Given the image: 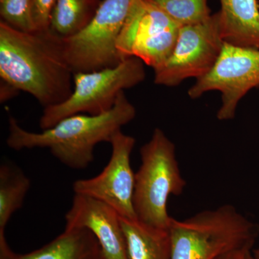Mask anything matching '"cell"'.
Listing matches in <instances>:
<instances>
[{"label":"cell","instance_id":"obj_14","mask_svg":"<svg viewBox=\"0 0 259 259\" xmlns=\"http://www.w3.org/2000/svg\"><path fill=\"white\" fill-rule=\"evenodd\" d=\"M127 259H171L169 230L120 217Z\"/></svg>","mask_w":259,"mask_h":259},{"label":"cell","instance_id":"obj_19","mask_svg":"<svg viewBox=\"0 0 259 259\" xmlns=\"http://www.w3.org/2000/svg\"><path fill=\"white\" fill-rule=\"evenodd\" d=\"M57 0H31L32 20L36 30L48 31Z\"/></svg>","mask_w":259,"mask_h":259},{"label":"cell","instance_id":"obj_21","mask_svg":"<svg viewBox=\"0 0 259 259\" xmlns=\"http://www.w3.org/2000/svg\"><path fill=\"white\" fill-rule=\"evenodd\" d=\"M252 250H238V251H233L231 253H227V254L221 255L216 259H244L245 255Z\"/></svg>","mask_w":259,"mask_h":259},{"label":"cell","instance_id":"obj_4","mask_svg":"<svg viewBox=\"0 0 259 259\" xmlns=\"http://www.w3.org/2000/svg\"><path fill=\"white\" fill-rule=\"evenodd\" d=\"M141 164L135 175L134 207L136 217L150 226L168 229L172 218L167 211L171 195L183 193L182 177L174 143L163 131L155 128L140 150Z\"/></svg>","mask_w":259,"mask_h":259},{"label":"cell","instance_id":"obj_3","mask_svg":"<svg viewBox=\"0 0 259 259\" xmlns=\"http://www.w3.org/2000/svg\"><path fill=\"white\" fill-rule=\"evenodd\" d=\"M171 259H216L238 250H253L259 236L256 223L225 204L190 218H172Z\"/></svg>","mask_w":259,"mask_h":259},{"label":"cell","instance_id":"obj_16","mask_svg":"<svg viewBox=\"0 0 259 259\" xmlns=\"http://www.w3.org/2000/svg\"><path fill=\"white\" fill-rule=\"evenodd\" d=\"M30 187V180L23 170L10 161L0 166V233L12 215L21 208Z\"/></svg>","mask_w":259,"mask_h":259},{"label":"cell","instance_id":"obj_20","mask_svg":"<svg viewBox=\"0 0 259 259\" xmlns=\"http://www.w3.org/2000/svg\"><path fill=\"white\" fill-rule=\"evenodd\" d=\"M0 91H1V102H4L7 100H10L12 97L15 96V94L18 93V90L13 88L11 85L8 84L5 81H1V87H0Z\"/></svg>","mask_w":259,"mask_h":259},{"label":"cell","instance_id":"obj_5","mask_svg":"<svg viewBox=\"0 0 259 259\" xmlns=\"http://www.w3.org/2000/svg\"><path fill=\"white\" fill-rule=\"evenodd\" d=\"M146 78L144 63L134 56L114 66L74 74V90L62 103L44 108L40 119L42 130L76 114L98 115L110 111L121 92L134 88Z\"/></svg>","mask_w":259,"mask_h":259},{"label":"cell","instance_id":"obj_11","mask_svg":"<svg viewBox=\"0 0 259 259\" xmlns=\"http://www.w3.org/2000/svg\"><path fill=\"white\" fill-rule=\"evenodd\" d=\"M65 221V229L85 228L91 231L100 244L103 259H127L120 215L110 206L75 194Z\"/></svg>","mask_w":259,"mask_h":259},{"label":"cell","instance_id":"obj_10","mask_svg":"<svg viewBox=\"0 0 259 259\" xmlns=\"http://www.w3.org/2000/svg\"><path fill=\"white\" fill-rule=\"evenodd\" d=\"M132 136L117 131L112 136L111 157L97 176L78 180L73 184L76 194L88 196L115 209L120 217L136 219L134 207L135 175L131 156L136 144Z\"/></svg>","mask_w":259,"mask_h":259},{"label":"cell","instance_id":"obj_8","mask_svg":"<svg viewBox=\"0 0 259 259\" xmlns=\"http://www.w3.org/2000/svg\"><path fill=\"white\" fill-rule=\"evenodd\" d=\"M259 86V49L238 47L224 42L222 52L212 69L189 90L192 99L217 90L222 103L217 113L219 120L236 116L237 106L252 89Z\"/></svg>","mask_w":259,"mask_h":259},{"label":"cell","instance_id":"obj_9","mask_svg":"<svg viewBox=\"0 0 259 259\" xmlns=\"http://www.w3.org/2000/svg\"><path fill=\"white\" fill-rule=\"evenodd\" d=\"M181 27L148 0H136L118 38L122 60L134 56L153 70L175 49Z\"/></svg>","mask_w":259,"mask_h":259},{"label":"cell","instance_id":"obj_12","mask_svg":"<svg viewBox=\"0 0 259 259\" xmlns=\"http://www.w3.org/2000/svg\"><path fill=\"white\" fill-rule=\"evenodd\" d=\"M0 259H103L101 248L91 231L65 229L50 243L30 253H17L0 233Z\"/></svg>","mask_w":259,"mask_h":259},{"label":"cell","instance_id":"obj_6","mask_svg":"<svg viewBox=\"0 0 259 259\" xmlns=\"http://www.w3.org/2000/svg\"><path fill=\"white\" fill-rule=\"evenodd\" d=\"M136 0H102L83 30L64 39L65 52L74 74L114 67L122 62L117 44Z\"/></svg>","mask_w":259,"mask_h":259},{"label":"cell","instance_id":"obj_15","mask_svg":"<svg viewBox=\"0 0 259 259\" xmlns=\"http://www.w3.org/2000/svg\"><path fill=\"white\" fill-rule=\"evenodd\" d=\"M102 0H57L49 30L61 38L74 36L96 14Z\"/></svg>","mask_w":259,"mask_h":259},{"label":"cell","instance_id":"obj_17","mask_svg":"<svg viewBox=\"0 0 259 259\" xmlns=\"http://www.w3.org/2000/svg\"><path fill=\"white\" fill-rule=\"evenodd\" d=\"M180 27L195 25L211 16L207 0H148Z\"/></svg>","mask_w":259,"mask_h":259},{"label":"cell","instance_id":"obj_1","mask_svg":"<svg viewBox=\"0 0 259 259\" xmlns=\"http://www.w3.org/2000/svg\"><path fill=\"white\" fill-rule=\"evenodd\" d=\"M0 77L30 94L44 108L62 103L74 90L64 39L48 31L24 32L0 22Z\"/></svg>","mask_w":259,"mask_h":259},{"label":"cell","instance_id":"obj_23","mask_svg":"<svg viewBox=\"0 0 259 259\" xmlns=\"http://www.w3.org/2000/svg\"><path fill=\"white\" fill-rule=\"evenodd\" d=\"M244 259H253V254H252V251L248 253V254L245 255Z\"/></svg>","mask_w":259,"mask_h":259},{"label":"cell","instance_id":"obj_7","mask_svg":"<svg viewBox=\"0 0 259 259\" xmlns=\"http://www.w3.org/2000/svg\"><path fill=\"white\" fill-rule=\"evenodd\" d=\"M224 42L219 12L202 23L181 27L171 55L154 69L155 83L176 87L189 78L203 77L217 62Z\"/></svg>","mask_w":259,"mask_h":259},{"label":"cell","instance_id":"obj_22","mask_svg":"<svg viewBox=\"0 0 259 259\" xmlns=\"http://www.w3.org/2000/svg\"><path fill=\"white\" fill-rule=\"evenodd\" d=\"M253 259H259V248L252 250Z\"/></svg>","mask_w":259,"mask_h":259},{"label":"cell","instance_id":"obj_2","mask_svg":"<svg viewBox=\"0 0 259 259\" xmlns=\"http://www.w3.org/2000/svg\"><path fill=\"white\" fill-rule=\"evenodd\" d=\"M136 116V110L124 91L110 111L98 115L76 114L59 121L42 132H30L19 125L8 112V147L14 151L47 148L65 166L83 169L94 161V150L102 142L110 143L112 136Z\"/></svg>","mask_w":259,"mask_h":259},{"label":"cell","instance_id":"obj_18","mask_svg":"<svg viewBox=\"0 0 259 259\" xmlns=\"http://www.w3.org/2000/svg\"><path fill=\"white\" fill-rule=\"evenodd\" d=\"M1 21L24 32L36 31L31 13V0H0Z\"/></svg>","mask_w":259,"mask_h":259},{"label":"cell","instance_id":"obj_13","mask_svg":"<svg viewBox=\"0 0 259 259\" xmlns=\"http://www.w3.org/2000/svg\"><path fill=\"white\" fill-rule=\"evenodd\" d=\"M221 30L224 42L259 49L257 0H221Z\"/></svg>","mask_w":259,"mask_h":259}]
</instances>
